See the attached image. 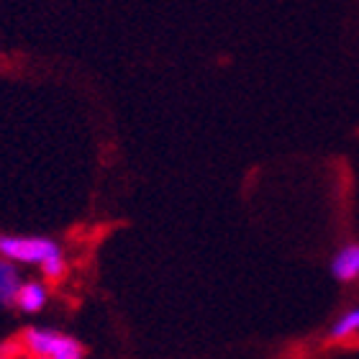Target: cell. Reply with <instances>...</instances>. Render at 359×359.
<instances>
[{"instance_id": "277c9868", "label": "cell", "mask_w": 359, "mask_h": 359, "mask_svg": "<svg viewBox=\"0 0 359 359\" xmlns=\"http://www.w3.org/2000/svg\"><path fill=\"white\" fill-rule=\"evenodd\" d=\"M354 337H359V303L349 306L344 313H339L337 321L331 323L329 331H326L329 344H344V341H352Z\"/></svg>"}, {"instance_id": "5b68a950", "label": "cell", "mask_w": 359, "mask_h": 359, "mask_svg": "<svg viewBox=\"0 0 359 359\" xmlns=\"http://www.w3.org/2000/svg\"><path fill=\"white\" fill-rule=\"evenodd\" d=\"M21 285V272L15 262L8 257H0V308L15 306V295H18Z\"/></svg>"}, {"instance_id": "8992f818", "label": "cell", "mask_w": 359, "mask_h": 359, "mask_svg": "<svg viewBox=\"0 0 359 359\" xmlns=\"http://www.w3.org/2000/svg\"><path fill=\"white\" fill-rule=\"evenodd\" d=\"M49 303V292L41 283H23L18 287V295H15V306L21 313H41Z\"/></svg>"}, {"instance_id": "3957f363", "label": "cell", "mask_w": 359, "mask_h": 359, "mask_svg": "<svg viewBox=\"0 0 359 359\" xmlns=\"http://www.w3.org/2000/svg\"><path fill=\"white\" fill-rule=\"evenodd\" d=\"M329 275L339 285H352L359 280V241H346L329 259Z\"/></svg>"}, {"instance_id": "7a4b0ae2", "label": "cell", "mask_w": 359, "mask_h": 359, "mask_svg": "<svg viewBox=\"0 0 359 359\" xmlns=\"http://www.w3.org/2000/svg\"><path fill=\"white\" fill-rule=\"evenodd\" d=\"M26 352L41 359H80L85 357V346L69 334H62L49 326H29L21 337Z\"/></svg>"}, {"instance_id": "6da1fadb", "label": "cell", "mask_w": 359, "mask_h": 359, "mask_svg": "<svg viewBox=\"0 0 359 359\" xmlns=\"http://www.w3.org/2000/svg\"><path fill=\"white\" fill-rule=\"evenodd\" d=\"M0 257L13 259L15 264H39L46 280H60L67 272L60 241L49 236H11L0 233Z\"/></svg>"}]
</instances>
